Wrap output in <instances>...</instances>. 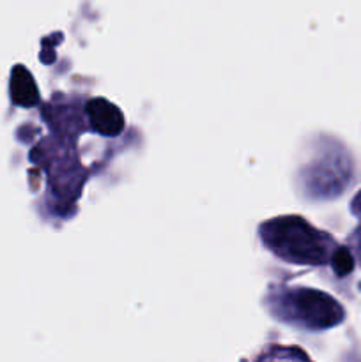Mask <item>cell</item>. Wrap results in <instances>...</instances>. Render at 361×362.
<instances>
[{
    "label": "cell",
    "instance_id": "6da1fadb",
    "mask_svg": "<svg viewBox=\"0 0 361 362\" xmlns=\"http://www.w3.org/2000/svg\"><path fill=\"white\" fill-rule=\"evenodd\" d=\"M262 243L278 258L296 265H324L331 260L333 240L299 216H283L260 226Z\"/></svg>",
    "mask_w": 361,
    "mask_h": 362
},
{
    "label": "cell",
    "instance_id": "7a4b0ae2",
    "mask_svg": "<svg viewBox=\"0 0 361 362\" xmlns=\"http://www.w3.org/2000/svg\"><path fill=\"white\" fill-rule=\"evenodd\" d=\"M269 310L282 322L310 331L335 327L343 320V310L333 297L301 286L282 288L280 293H271Z\"/></svg>",
    "mask_w": 361,
    "mask_h": 362
},
{
    "label": "cell",
    "instance_id": "3957f363",
    "mask_svg": "<svg viewBox=\"0 0 361 362\" xmlns=\"http://www.w3.org/2000/svg\"><path fill=\"white\" fill-rule=\"evenodd\" d=\"M91 127L105 136H117L124 129V115L106 99H91L85 106Z\"/></svg>",
    "mask_w": 361,
    "mask_h": 362
},
{
    "label": "cell",
    "instance_id": "277c9868",
    "mask_svg": "<svg viewBox=\"0 0 361 362\" xmlns=\"http://www.w3.org/2000/svg\"><path fill=\"white\" fill-rule=\"evenodd\" d=\"M11 98L16 105L30 108L39 103V90L34 78L25 67L16 66L11 74Z\"/></svg>",
    "mask_w": 361,
    "mask_h": 362
},
{
    "label": "cell",
    "instance_id": "5b68a950",
    "mask_svg": "<svg viewBox=\"0 0 361 362\" xmlns=\"http://www.w3.org/2000/svg\"><path fill=\"white\" fill-rule=\"evenodd\" d=\"M331 264H333V269H335V272L338 276L349 274V272L354 269L353 257H350L349 251H345V250H335V251H333Z\"/></svg>",
    "mask_w": 361,
    "mask_h": 362
},
{
    "label": "cell",
    "instance_id": "8992f818",
    "mask_svg": "<svg viewBox=\"0 0 361 362\" xmlns=\"http://www.w3.org/2000/svg\"><path fill=\"white\" fill-rule=\"evenodd\" d=\"M353 212L356 216H360L361 218V193L357 194L356 198H354V202H353Z\"/></svg>",
    "mask_w": 361,
    "mask_h": 362
}]
</instances>
